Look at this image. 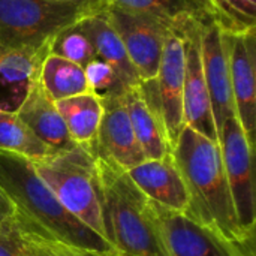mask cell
I'll use <instances>...</instances> for the list:
<instances>
[{
    "mask_svg": "<svg viewBox=\"0 0 256 256\" xmlns=\"http://www.w3.org/2000/svg\"><path fill=\"white\" fill-rule=\"evenodd\" d=\"M172 158L189 192L184 214L231 242L254 246V238L246 237L238 225L219 144L184 126L172 147Z\"/></svg>",
    "mask_w": 256,
    "mask_h": 256,
    "instance_id": "obj_1",
    "label": "cell"
},
{
    "mask_svg": "<svg viewBox=\"0 0 256 256\" xmlns=\"http://www.w3.org/2000/svg\"><path fill=\"white\" fill-rule=\"evenodd\" d=\"M0 188L15 212L36 224L52 238L102 254H118L104 237L70 214L38 176L33 162L20 154L0 152Z\"/></svg>",
    "mask_w": 256,
    "mask_h": 256,
    "instance_id": "obj_2",
    "label": "cell"
},
{
    "mask_svg": "<svg viewBox=\"0 0 256 256\" xmlns=\"http://www.w3.org/2000/svg\"><path fill=\"white\" fill-rule=\"evenodd\" d=\"M96 165L106 242L122 256H166L150 200L114 162L96 156Z\"/></svg>",
    "mask_w": 256,
    "mask_h": 256,
    "instance_id": "obj_3",
    "label": "cell"
},
{
    "mask_svg": "<svg viewBox=\"0 0 256 256\" xmlns=\"http://www.w3.org/2000/svg\"><path fill=\"white\" fill-rule=\"evenodd\" d=\"M33 166L62 206L105 238L100 182L92 147L76 144L34 160Z\"/></svg>",
    "mask_w": 256,
    "mask_h": 256,
    "instance_id": "obj_4",
    "label": "cell"
},
{
    "mask_svg": "<svg viewBox=\"0 0 256 256\" xmlns=\"http://www.w3.org/2000/svg\"><path fill=\"white\" fill-rule=\"evenodd\" d=\"M94 10L52 0H0V52H50L60 33Z\"/></svg>",
    "mask_w": 256,
    "mask_h": 256,
    "instance_id": "obj_5",
    "label": "cell"
},
{
    "mask_svg": "<svg viewBox=\"0 0 256 256\" xmlns=\"http://www.w3.org/2000/svg\"><path fill=\"white\" fill-rule=\"evenodd\" d=\"M152 213L166 256H255L254 246L228 240L214 228L153 201Z\"/></svg>",
    "mask_w": 256,
    "mask_h": 256,
    "instance_id": "obj_6",
    "label": "cell"
},
{
    "mask_svg": "<svg viewBox=\"0 0 256 256\" xmlns=\"http://www.w3.org/2000/svg\"><path fill=\"white\" fill-rule=\"evenodd\" d=\"M219 147L238 225L246 237L254 238L256 224L254 144L237 117L224 122L219 132Z\"/></svg>",
    "mask_w": 256,
    "mask_h": 256,
    "instance_id": "obj_7",
    "label": "cell"
},
{
    "mask_svg": "<svg viewBox=\"0 0 256 256\" xmlns=\"http://www.w3.org/2000/svg\"><path fill=\"white\" fill-rule=\"evenodd\" d=\"M104 12L118 33L141 82L154 80L170 30L141 14L112 3H106Z\"/></svg>",
    "mask_w": 256,
    "mask_h": 256,
    "instance_id": "obj_8",
    "label": "cell"
},
{
    "mask_svg": "<svg viewBox=\"0 0 256 256\" xmlns=\"http://www.w3.org/2000/svg\"><path fill=\"white\" fill-rule=\"evenodd\" d=\"M222 34L236 117L254 144L256 128V28L242 33L222 30Z\"/></svg>",
    "mask_w": 256,
    "mask_h": 256,
    "instance_id": "obj_9",
    "label": "cell"
},
{
    "mask_svg": "<svg viewBox=\"0 0 256 256\" xmlns=\"http://www.w3.org/2000/svg\"><path fill=\"white\" fill-rule=\"evenodd\" d=\"M186 74V42L184 36L170 32L165 39L158 75L146 81L152 88L166 128V134L174 147L180 132L184 128L183 118V87Z\"/></svg>",
    "mask_w": 256,
    "mask_h": 256,
    "instance_id": "obj_10",
    "label": "cell"
},
{
    "mask_svg": "<svg viewBox=\"0 0 256 256\" xmlns=\"http://www.w3.org/2000/svg\"><path fill=\"white\" fill-rule=\"evenodd\" d=\"M198 38L202 72L208 88L214 124L219 136L224 122L230 117H236L222 28L218 26L216 21H207L198 26Z\"/></svg>",
    "mask_w": 256,
    "mask_h": 256,
    "instance_id": "obj_11",
    "label": "cell"
},
{
    "mask_svg": "<svg viewBox=\"0 0 256 256\" xmlns=\"http://www.w3.org/2000/svg\"><path fill=\"white\" fill-rule=\"evenodd\" d=\"M128 93V92H126ZM104 114L98 136L92 146L93 154L105 158L124 171L146 160L142 148L134 134L123 98L102 100Z\"/></svg>",
    "mask_w": 256,
    "mask_h": 256,
    "instance_id": "obj_12",
    "label": "cell"
},
{
    "mask_svg": "<svg viewBox=\"0 0 256 256\" xmlns=\"http://www.w3.org/2000/svg\"><path fill=\"white\" fill-rule=\"evenodd\" d=\"M183 36L186 42V74L183 87L184 126H189L190 129L219 144L212 100L202 72L198 26L190 27Z\"/></svg>",
    "mask_w": 256,
    "mask_h": 256,
    "instance_id": "obj_13",
    "label": "cell"
},
{
    "mask_svg": "<svg viewBox=\"0 0 256 256\" xmlns=\"http://www.w3.org/2000/svg\"><path fill=\"white\" fill-rule=\"evenodd\" d=\"M126 172L150 201L178 213L188 210L189 192L172 153L160 159H146Z\"/></svg>",
    "mask_w": 256,
    "mask_h": 256,
    "instance_id": "obj_14",
    "label": "cell"
},
{
    "mask_svg": "<svg viewBox=\"0 0 256 256\" xmlns=\"http://www.w3.org/2000/svg\"><path fill=\"white\" fill-rule=\"evenodd\" d=\"M106 3L141 14L180 34L194 26L214 21L210 0H106Z\"/></svg>",
    "mask_w": 256,
    "mask_h": 256,
    "instance_id": "obj_15",
    "label": "cell"
},
{
    "mask_svg": "<svg viewBox=\"0 0 256 256\" xmlns=\"http://www.w3.org/2000/svg\"><path fill=\"white\" fill-rule=\"evenodd\" d=\"M15 114L52 152H64L76 146L69 136L56 100L46 94L39 81L32 87Z\"/></svg>",
    "mask_w": 256,
    "mask_h": 256,
    "instance_id": "obj_16",
    "label": "cell"
},
{
    "mask_svg": "<svg viewBox=\"0 0 256 256\" xmlns=\"http://www.w3.org/2000/svg\"><path fill=\"white\" fill-rule=\"evenodd\" d=\"M50 52H0V111L16 112L39 81L40 64Z\"/></svg>",
    "mask_w": 256,
    "mask_h": 256,
    "instance_id": "obj_17",
    "label": "cell"
},
{
    "mask_svg": "<svg viewBox=\"0 0 256 256\" xmlns=\"http://www.w3.org/2000/svg\"><path fill=\"white\" fill-rule=\"evenodd\" d=\"M124 104L134 134L146 159H160L171 154L172 147L159 106L152 99L146 98L140 87L128 90Z\"/></svg>",
    "mask_w": 256,
    "mask_h": 256,
    "instance_id": "obj_18",
    "label": "cell"
},
{
    "mask_svg": "<svg viewBox=\"0 0 256 256\" xmlns=\"http://www.w3.org/2000/svg\"><path fill=\"white\" fill-rule=\"evenodd\" d=\"M75 27L90 39L96 57L108 63L120 75V78L129 88L140 86L141 80L129 60V56L118 33L106 18L104 8L84 16Z\"/></svg>",
    "mask_w": 256,
    "mask_h": 256,
    "instance_id": "obj_19",
    "label": "cell"
},
{
    "mask_svg": "<svg viewBox=\"0 0 256 256\" xmlns=\"http://www.w3.org/2000/svg\"><path fill=\"white\" fill-rule=\"evenodd\" d=\"M56 106L75 144L88 146L94 142L104 114V105L98 96L88 92L56 100Z\"/></svg>",
    "mask_w": 256,
    "mask_h": 256,
    "instance_id": "obj_20",
    "label": "cell"
},
{
    "mask_svg": "<svg viewBox=\"0 0 256 256\" xmlns=\"http://www.w3.org/2000/svg\"><path fill=\"white\" fill-rule=\"evenodd\" d=\"M39 82L52 100L90 92L84 68L52 52L40 64Z\"/></svg>",
    "mask_w": 256,
    "mask_h": 256,
    "instance_id": "obj_21",
    "label": "cell"
},
{
    "mask_svg": "<svg viewBox=\"0 0 256 256\" xmlns=\"http://www.w3.org/2000/svg\"><path fill=\"white\" fill-rule=\"evenodd\" d=\"M14 222L26 256H122L120 254H102L62 243L16 212H14Z\"/></svg>",
    "mask_w": 256,
    "mask_h": 256,
    "instance_id": "obj_22",
    "label": "cell"
},
{
    "mask_svg": "<svg viewBox=\"0 0 256 256\" xmlns=\"http://www.w3.org/2000/svg\"><path fill=\"white\" fill-rule=\"evenodd\" d=\"M0 152L20 154L33 162L56 153L45 146L15 112L4 111H0Z\"/></svg>",
    "mask_w": 256,
    "mask_h": 256,
    "instance_id": "obj_23",
    "label": "cell"
},
{
    "mask_svg": "<svg viewBox=\"0 0 256 256\" xmlns=\"http://www.w3.org/2000/svg\"><path fill=\"white\" fill-rule=\"evenodd\" d=\"M84 72L88 81L90 93L98 96L100 100L123 98L128 90H130L120 75L105 62L94 58L84 66Z\"/></svg>",
    "mask_w": 256,
    "mask_h": 256,
    "instance_id": "obj_24",
    "label": "cell"
},
{
    "mask_svg": "<svg viewBox=\"0 0 256 256\" xmlns=\"http://www.w3.org/2000/svg\"><path fill=\"white\" fill-rule=\"evenodd\" d=\"M50 52L68 58L82 68L98 58L90 39L75 26L64 30L54 39Z\"/></svg>",
    "mask_w": 256,
    "mask_h": 256,
    "instance_id": "obj_25",
    "label": "cell"
},
{
    "mask_svg": "<svg viewBox=\"0 0 256 256\" xmlns=\"http://www.w3.org/2000/svg\"><path fill=\"white\" fill-rule=\"evenodd\" d=\"M0 256H26L20 244L14 214L0 224Z\"/></svg>",
    "mask_w": 256,
    "mask_h": 256,
    "instance_id": "obj_26",
    "label": "cell"
},
{
    "mask_svg": "<svg viewBox=\"0 0 256 256\" xmlns=\"http://www.w3.org/2000/svg\"><path fill=\"white\" fill-rule=\"evenodd\" d=\"M14 212H15V207H14L12 201L4 194V190L0 188V224L4 222L8 218H10L14 214Z\"/></svg>",
    "mask_w": 256,
    "mask_h": 256,
    "instance_id": "obj_27",
    "label": "cell"
},
{
    "mask_svg": "<svg viewBox=\"0 0 256 256\" xmlns=\"http://www.w3.org/2000/svg\"><path fill=\"white\" fill-rule=\"evenodd\" d=\"M52 2L81 4V6H86V8H90V9H102L106 4V0H52Z\"/></svg>",
    "mask_w": 256,
    "mask_h": 256,
    "instance_id": "obj_28",
    "label": "cell"
}]
</instances>
